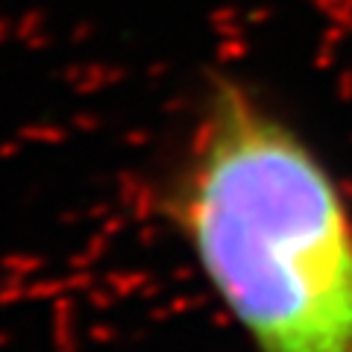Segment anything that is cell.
Listing matches in <instances>:
<instances>
[{
  "label": "cell",
  "mask_w": 352,
  "mask_h": 352,
  "mask_svg": "<svg viewBox=\"0 0 352 352\" xmlns=\"http://www.w3.org/2000/svg\"><path fill=\"white\" fill-rule=\"evenodd\" d=\"M159 214L252 352H352V208L250 82L206 85Z\"/></svg>",
  "instance_id": "1"
}]
</instances>
